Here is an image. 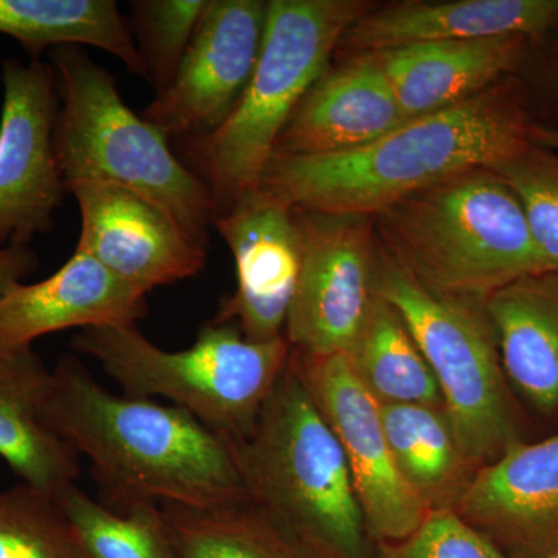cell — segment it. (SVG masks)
<instances>
[{"instance_id": "cell-4", "label": "cell", "mask_w": 558, "mask_h": 558, "mask_svg": "<svg viewBox=\"0 0 558 558\" xmlns=\"http://www.w3.org/2000/svg\"><path fill=\"white\" fill-rule=\"evenodd\" d=\"M389 258L422 284L483 301L546 270L523 205L494 170H473L410 194L374 216Z\"/></svg>"}, {"instance_id": "cell-7", "label": "cell", "mask_w": 558, "mask_h": 558, "mask_svg": "<svg viewBox=\"0 0 558 558\" xmlns=\"http://www.w3.org/2000/svg\"><path fill=\"white\" fill-rule=\"evenodd\" d=\"M368 10L360 0L267 2L263 49L241 101L218 131L191 142L218 216L258 189L290 117L328 72L344 33Z\"/></svg>"}, {"instance_id": "cell-16", "label": "cell", "mask_w": 558, "mask_h": 558, "mask_svg": "<svg viewBox=\"0 0 558 558\" xmlns=\"http://www.w3.org/2000/svg\"><path fill=\"white\" fill-rule=\"evenodd\" d=\"M352 57L328 69L304 95L275 153L304 157L348 153L409 121L376 54Z\"/></svg>"}, {"instance_id": "cell-9", "label": "cell", "mask_w": 558, "mask_h": 558, "mask_svg": "<svg viewBox=\"0 0 558 558\" xmlns=\"http://www.w3.org/2000/svg\"><path fill=\"white\" fill-rule=\"evenodd\" d=\"M296 219L303 264L286 322V340L311 357L348 354L376 295L379 242L374 218L296 211Z\"/></svg>"}, {"instance_id": "cell-28", "label": "cell", "mask_w": 558, "mask_h": 558, "mask_svg": "<svg viewBox=\"0 0 558 558\" xmlns=\"http://www.w3.org/2000/svg\"><path fill=\"white\" fill-rule=\"evenodd\" d=\"M209 0H137L130 3L132 36L154 89H167L185 58Z\"/></svg>"}, {"instance_id": "cell-5", "label": "cell", "mask_w": 558, "mask_h": 558, "mask_svg": "<svg viewBox=\"0 0 558 558\" xmlns=\"http://www.w3.org/2000/svg\"><path fill=\"white\" fill-rule=\"evenodd\" d=\"M50 57L60 97L54 149L65 191L83 182L134 191L208 248L218 207L204 180L172 154L163 132L121 100L116 76L81 47H58Z\"/></svg>"}, {"instance_id": "cell-3", "label": "cell", "mask_w": 558, "mask_h": 558, "mask_svg": "<svg viewBox=\"0 0 558 558\" xmlns=\"http://www.w3.org/2000/svg\"><path fill=\"white\" fill-rule=\"evenodd\" d=\"M245 497L306 558H362L366 523L347 454L288 363L247 438L227 440Z\"/></svg>"}, {"instance_id": "cell-29", "label": "cell", "mask_w": 558, "mask_h": 558, "mask_svg": "<svg viewBox=\"0 0 558 558\" xmlns=\"http://www.w3.org/2000/svg\"><path fill=\"white\" fill-rule=\"evenodd\" d=\"M494 171L519 196L546 270L558 271V154L532 143Z\"/></svg>"}, {"instance_id": "cell-31", "label": "cell", "mask_w": 558, "mask_h": 558, "mask_svg": "<svg viewBox=\"0 0 558 558\" xmlns=\"http://www.w3.org/2000/svg\"><path fill=\"white\" fill-rule=\"evenodd\" d=\"M38 267V255L31 247H0V295L32 277Z\"/></svg>"}, {"instance_id": "cell-12", "label": "cell", "mask_w": 558, "mask_h": 558, "mask_svg": "<svg viewBox=\"0 0 558 558\" xmlns=\"http://www.w3.org/2000/svg\"><path fill=\"white\" fill-rule=\"evenodd\" d=\"M301 355L299 365L290 363L343 447L366 529L388 543L409 537L429 510L396 468L379 403L360 381L347 354Z\"/></svg>"}, {"instance_id": "cell-14", "label": "cell", "mask_w": 558, "mask_h": 558, "mask_svg": "<svg viewBox=\"0 0 558 558\" xmlns=\"http://www.w3.org/2000/svg\"><path fill=\"white\" fill-rule=\"evenodd\" d=\"M68 193L78 202L81 211L75 250L146 296L204 270L208 248L153 201L123 186L98 182L76 183Z\"/></svg>"}, {"instance_id": "cell-11", "label": "cell", "mask_w": 558, "mask_h": 558, "mask_svg": "<svg viewBox=\"0 0 558 558\" xmlns=\"http://www.w3.org/2000/svg\"><path fill=\"white\" fill-rule=\"evenodd\" d=\"M266 22L264 0H209L174 80L143 119L168 138L193 142L218 131L247 89Z\"/></svg>"}, {"instance_id": "cell-19", "label": "cell", "mask_w": 558, "mask_h": 558, "mask_svg": "<svg viewBox=\"0 0 558 558\" xmlns=\"http://www.w3.org/2000/svg\"><path fill=\"white\" fill-rule=\"evenodd\" d=\"M51 380L35 349L0 352V458L21 483L57 498L76 484L78 454L43 421Z\"/></svg>"}, {"instance_id": "cell-24", "label": "cell", "mask_w": 558, "mask_h": 558, "mask_svg": "<svg viewBox=\"0 0 558 558\" xmlns=\"http://www.w3.org/2000/svg\"><path fill=\"white\" fill-rule=\"evenodd\" d=\"M160 508L180 558H306L247 499L218 508Z\"/></svg>"}, {"instance_id": "cell-18", "label": "cell", "mask_w": 558, "mask_h": 558, "mask_svg": "<svg viewBox=\"0 0 558 558\" xmlns=\"http://www.w3.org/2000/svg\"><path fill=\"white\" fill-rule=\"evenodd\" d=\"M524 36L413 44L376 54L407 120L439 112L506 80L526 51Z\"/></svg>"}, {"instance_id": "cell-25", "label": "cell", "mask_w": 558, "mask_h": 558, "mask_svg": "<svg viewBox=\"0 0 558 558\" xmlns=\"http://www.w3.org/2000/svg\"><path fill=\"white\" fill-rule=\"evenodd\" d=\"M379 409L389 450L402 478L427 502L442 495L457 480L464 459L446 413L414 403Z\"/></svg>"}, {"instance_id": "cell-8", "label": "cell", "mask_w": 558, "mask_h": 558, "mask_svg": "<svg viewBox=\"0 0 558 558\" xmlns=\"http://www.w3.org/2000/svg\"><path fill=\"white\" fill-rule=\"evenodd\" d=\"M377 255L374 292L399 312L435 374L462 457H501L515 440L483 301L427 288L380 245Z\"/></svg>"}, {"instance_id": "cell-27", "label": "cell", "mask_w": 558, "mask_h": 558, "mask_svg": "<svg viewBox=\"0 0 558 558\" xmlns=\"http://www.w3.org/2000/svg\"><path fill=\"white\" fill-rule=\"evenodd\" d=\"M0 558H89L60 502L20 483L0 494Z\"/></svg>"}, {"instance_id": "cell-1", "label": "cell", "mask_w": 558, "mask_h": 558, "mask_svg": "<svg viewBox=\"0 0 558 558\" xmlns=\"http://www.w3.org/2000/svg\"><path fill=\"white\" fill-rule=\"evenodd\" d=\"M43 421L87 458L110 509L218 508L247 499L226 439L171 403L112 395L75 355L51 371Z\"/></svg>"}, {"instance_id": "cell-21", "label": "cell", "mask_w": 558, "mask_h": 558, "mask_svg": "<svg viewBox=\"0 0 558 558\" xmlns=\"http://www.w3.org/2000/svg\"><path fill=\"white\" fill-rule=\"evenodd\" d=\"M462 515L517 535L546 538L558 532V436L523 446L513 442L480 470L461 499Z\"/></svg>"}, {"instance_id": "cell-22", "label": "cell", "mask_w": 558, "mask_h": 558, "mask_svg": "<svg viewBox=\"0 0 558 558\" xmlns=\"http://www.w3.org/2000/svg\"><path fill=\"white\" fill-rule=\"evenodd\" d=\"M0 33L16 39L33 60L47 49L92 46L148 80L130 21L113 0H0Z\"/></svg>"}, {"instance_id": "cell-2", "label": "cell", "mask_w": 558, "mask_h": 558, "mask_svg": "<svg viewBox=\"0 0 558 558\" xmlns=\"http://www.w3.org/2000/svg\"><path fill=\"white\" fill-rule=\"evenodd\" d=\"M532 130L519 90L502 80L363 148L314 157L274 153L259 189L296 211L374 218L453 175L497 170L534 143Z\"/></svg>"}, {"instance_id": "cell-10", "label": "cell", "mask_w": 558, "mask_h": 558, "mask_svg": "<svg viewBox=\"0 0 558 558\" xmlns=\"http://www.w3.org/2000/svg\"><path fill=\"white\" fill-rule=\"evenodd\" d=\"M0 116V247H28L49 233L64 199L54 149L60 97L51 64L32 60L2 64Z\"/></svg>"}, {"instance_id": "cell-6", "label": "cell", "mask_w": 558, "mask_h": 558, "mask_svg": "<svg viewBox=\"0 0 558 558\" xmlns=\"http://www.w3.org/2000/svg\"><path fill=\"white\" fill-rule=\"evenodd\" d=\"M288 340H248L208 322L183 351L156 347L137 326L81 330L72 348L100 363L131 398L170 400L226 440L247 438L289 363Z\"/></svg>"}, {"instance_id": "cell-20", "label": "cell", "mask_w": 558, "mask_h": 558, "mask_svg": "<svg viewBox=\"0 0 558 558\" xmlns=\"http://www.w3.org/2000/svg\"><path fill=\"white\" fill-rule=\"evenodd\" d=\"M502 365L537 409H558V271H543L483 300Z\"/></svg>"}, {"instance_id": "cell-15", "label": "cell", "mask_w": 558, "mask_h": 558, "mask_svg": "<svg viewBox=\"0 0 558 558\" xmlns=\"http://www.w3.org/2000/svg\"><path fill=\"white\" fill-rule=\"evenodd\" d=\"M146 315L145 293L75 250L51 277L0 295V352L33 348L61 330L137 326Z\"/></svg>"}, {"instance_id": "cell-32", "label": "cell", "mask_w": 558, "mask_h": 558, "mask_svg": "<svg viewBox=\"0 0 558 558\" xmlns=\"http://www.w3.org/2000/svg\"><path fill=\"white\" fill-rule=\"evenodd\" d=\"M532 142L542 148H548L558 154V128L534 126L532 130Z\"/></svg>"}, {"instance_id": "cell-33", "label": "cell", "mask_w": 558, "mask_h": 558, "mask_svg": "<svg viewBox=\"0 0 558 558\" xmlns=\"http://www.w3.org/2000/svg\"><path fill=\"white\" fill-rule=\"evenodd\" d=\"M550 558H558V556H554V557H550Z\"/></svg>"}, {"instance_id": "cell-13", "label": "cell", "mask_w": 558, "mask_h": 558, "mask_svg": "<svg viewBox=\"0 0 558 558\" xmlns=\"http://www.w3.org/2000/svg\"><path fill=\"white\" fill-rule=\"evenodd\" d=\"M236 266V290L216 322H233L252 341L282 339L303 264L296 211L263 189L242 193L215 220Z\"/></svg>"}, {"instance_id": "cell-23", "label": "cell", "mask_w": 558, "mask_h": 558, "mask_svg": "<svg viewBox=\"0 0 558 558\" xmlns=\"http://www.w3.org/2000/svg\"><path fill=\"white\" fill-rule=\"evenodd\" d=\"M347 355L379 405H444L438 380L405 322L377 293L362 332Z\"/></svg>"}, {"instance_id": "cell-17", "label": "cell", "mask_w": 558, "mask_h": 558, "mask_svg": "<svg viewBox=\"0 0 558 558\" xmlns=\"http://www.w3.org/2000/svg\"><path fill=\"white\" fill-rule=\"evenodd\" d=\"M558 25V0L400 2L368 10L344 33L340 49L380 53L436 40L543 35Z\"/></svg>"}, {"instance_id": "cell-26", "label": "cell", "mask_w": 558, "mask_h": 558, "mask_svg": "<svg viewBox=\"0 0 558 558\" xmlns=\"http://www.w3.org/2000/svg\"><path fill=\"white\" fill-rule=\"evenodd\" d=\"M57 499L89 558H180L160 506L110 509L76 484Z\"/></svg>"}, {"instance_id": "cell-30", "label": "cell", "mask_w": 558, "mask_h": 558, "mask_svg": "<svg viewBox=\"0 0 558 558\" xmlns=\"http://www.w3.org/2000/svg\"><path fill=\"white\" fill-rule=\"evenodd\" d=\"M379 558H506L451 509L429 510L421 526L381 546Z\"/></svg>"}]
</instances>
